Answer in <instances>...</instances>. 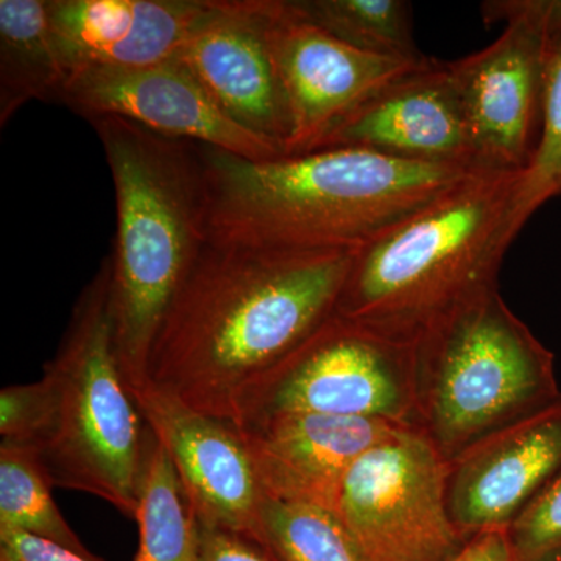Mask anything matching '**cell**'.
<instances>
[{
  "label": "cell",
  "instance_id": "obj_1",
  "mask_svg": "<svg viewBox=\"0 0 561 561\" xmlns=\"http://www.w3.org/2000/svg\"><path fill=\"white\" fill-rule=\"evenodd\" d=\"M356 250L206 242L154 339L149 383L234 424L243 391L334 316Z\"/></svg>",
  "mask_w": 561,
  "mask_h": 561
},
{
  "label": "cell",
  "instance_id": "obj_2",
  "mask_svg": "<svg viewBox=\"0 0 561 561\" xmlns=\"http://www.w3.org/2000/svg\"><path fill=\"white\" fill-rule=\"evenodd\" d=\"M198 154L208 242L257 250L359 249L474 171L362 149L265 161L208 146Z\"/></svg>",
  "mask_w": 561,
  "mask_h": 561
},
{
  "label": "cell",
  "instance_id": "obj_3",
  "mask_svg": "<svg viewBox=\"0 0 561 561\" xmlns=\"http://www.w3.org/2000/svg\"><path fill=\"white\" fill-rule=\"evenodd\" d=\"M519 173L474 169L354 251L335 313L415 343L465 302L497 287L511 247Z\"/></svg>",
  "mask_w": 561,
  "mask_h": 561
},
{
  "label": "cell",
  "instance_id": "obj_4",
  "mask_svg": "<svg viewBox=\"0 0 561 561\" xmlns=\"http://www.w3.org/2000/svg\"><path fill=\"white\" fill-rule=\"evenodd\" d=\"M90 122L113 175L111 313L117 359L133 393L149 383L154 339L208 242L205 181L197 144L122 117Z\"/></svg>",
  "mask_w": 561,
  "mask_h": 561
},
{
  "label": "cell",
  "instance_id": "obj_5",
  "mask_svg": "<svg viewBox=\"0 0 561 561\" xmlns=\"http://www.w3.org/2000/svg\"><path fill=\"white\" fill-rule=\"evenodd\" d=\"M560 394L552 351L497 287L415 342V430L446 463Z\"/></svg>",
  "mask_w": 561,
  "mask_h": 561
},
{
  "label": "cell",
  "instance_id": "obj_6",
  "mask_svg": "<svg viewBox=\"0 0 561 561\" xmlns=\"http://www.w3.org/2000/svg\"><path fill=\"white\" fill-rule=\"evenodd\" d=\"M43 376L54 393V419L36 451L51 485L135 515L151 431L117 359L110 254L81 290Z\"/></svg>",
  "mask_w": 561,
  "mask_h": 561
},
{
  "label": "cell",
  "instance_id": "obj_7",
  "mask_svg": "<svg viewBox=\"0 0 561 561\" xmlns=\"http://www.w3.org/2000/svg\"><path fill=\"white\" fill-rule=\"evenodd\" d=\"M276 413H317L415 427V343L334 316L243 391L236 430Z\"/></svg>",
  "mask_w": 561,
  "mask_h": 561
},
{
  "label": "cell",
  "instance_id": "obj_8",
  "mask_svg": "<svg viewBox=\"0 0 561 561\" xmlns=\"http://www.w3.org/2000/svg\"><path fill=\"white\" fill-rule=\"evenodd\" d=\"M485 24H505L485 49L449 61L479 169L522 173L540 139L546 73L561 43V0H485Z\"/></svg>",
  "mask_w": 561,
  "mask_h": 561
},
{
  "label": "cell",
  "instance_id": "obj_9",
  "mask_svg": "<svg viewBox=\"0 0 561 561\" xmlns=\"http://www.w3.org/2000/svg\"><path fill=\"white\" fill-rule=\"evenodd\" d=\"M332 512L368 561H451L468 542L446 507V461L415 427L354 461Z\"/></svg>",
  "mask_w": 561,
  "mask_h": 561
},
{
  "label": "cell",
  "instance_id": "obj_10",
  "mask_svg": "<svg viewBox=\"0 0 561 561\" xmlns=\"http://www.w3.org/2000/svg\"><path fill=\"white\" fill-rule=\"evenodd\" d=\"M268 36L291 133L284 157L311 153L362 103L421 60L354 49L321 31L291 0H268Z\"/></svg>",
  "mask_w": 561,
  "mask_h": 561
},
{
  "label": "cell",
  "instance_id": "obj_11",
  "mask_svg": "<svg viewBox=\"0 0 561 561\" xmlns=\"http://www.w3.org/2000/svg\"><path fill=\"white\" fill-rule=\"evenodd\" d=\"M176 58L232 121L284 157L291 124L268 36V0H209Z\"/></svg>",
  "mask_w": 561,
  "mask_h": 561
},
{
  "label": "cell",
  "instance_id": "obj_12",
  "mask_svg": "<svg viewBox=\"0 0 561 561\" xmlns=\"http://www.w3.org/2000/svg\"><path fill=\"white\" fill-rule=\"evenodd\" d=\"M61 103L87 121L122 117L164 138L214 147L247 160L283 157L232 121L179 58L142 69L77 73Z\"/></svg>",
  "mask_w": 561,
  "mask_h": 561
},
{
  "label": "cell",
  "instance_id": "obj_13",
  "mask_svg": "<svg viewBox=\"0 0 561 561\" xmlns=\"http://www.w3.org/2000/svg\"><path fill=\"white\" fill-rule=\"evenodd\" d=\"M133 397L171 457L198 524L257 542L265 493L239 431L151 383L133 391Z\"/></svg>",
  "mask_w": 561,
  "mask_h": 561
},
{
  "label": "cell",
  "instance_id": "obj_14",
  "mask_svg": "<svg viewBox=\"0 0 561 561\" xmlns=\"http://www.w3.org/2000/svg\"><path fill=\"white\" fill-rule=\"evenodd\" d=\"M394 160L479 169L449 61L426 57L391 80L317 144Z\"/></svg>",
  "mask_w": 561,
  "mask_h": 561
},
{
  "label": "cell",
  "instance_id": "obj_15",
  "mask_svg": "<svg viewBox=\"0 0 561 561\" xmlns=\"http://www.w3.org/2000/svg\"><path fill=\"white\" fill-rule=\"evenodd\" d=\"M561 472V394L446 463V507L470 541L508 526Z\"/></svg>",
  "mask_w": 561,
  "mask_h": 561
},
{
  "label": "cell",
  "instance_id": "obj_16",
  "mask_svg": "<svg viewBox=\"0 0 561 561\" xmlns=\"http://www.w3.org/2000/svg\"><path fill=\"white\" fill-rule=\"evenodd\" d=\"M401 424L371 419L276 413L239 427L265 496L334 511L354 461Z\"/></svg>",
  "mask_w": 561,
  "mask_h": 561
},
{
  "label": "cell",
  "instance_id": "obj_17",
  "mask_svg": "<svg viewBox=\"0 0 561 561\" xmlns=\"http://www.w3.org/2000/svg\"><path fill=\"white\" fill-rule=\"evenodd\" d=\"M209 0H49L51 35L73 76L175 60Z\"/></svg>",
  "mask_w": 561,
  "mask_h": 561
},
{
  "label": "cell",
  "instance_id": "obj_18",
  "mask_svg": "<svg viewBox=\"0 0 561 561\" xmlns=\"http://www.w3.org/2000/svg\"><path fill=\"white\" fill-rule=\"evenodd\" d=\"M68 87L49 0H0V127L33 101L61 103Z\"/></svg>",
  "mask_w": 561,
  "mask_h": 561
},
{
  "label": "cell",
  "instance_id": "obj_19",
  "mask_svg": "<svg viewBox=\"0 0 561 561\" xmlns=\"http://www.w3.org/2000/svg\"><path fill=\"white\" fill-rule=\"evenodd\" d=\"M133 516L139 527L135 561L201 559V524L171 457L153 434Z\"/></svg>",
  "mask_w": 561,
  "mask_h": 561
},
{
  "label": "cell",
  "instance_id": "obj_20",
  "mask_svg": "<svg viewBox=\"0 0 561 561\" xmlns=\"http://www.w3.org/2000/svg\"><path fill=\"white\" fill-rule=\"evenodd\" d=\"M313 25L354 49L382 57L421 60L405 0H291Z\"/></svg>",
  "mask_w": 561,
  "mask_h": 561
},
{
  "label": "cell",
  "instance_id": "obj_21",
  "mask_svg": "<svg viewBox=\"0 0 561 561\" xmlns=\"http://www.w3.org/2000/svg\"><path fill=\"white\" fill-rule=\"evenodd\" d=\"M51 482L32 446L0 445V530H18L92 557L51 497Z\"/></svg>",
  "mask_w": 561,
  "mask_h": 561
},
{
  "label": "cell",
  "instance_id": "obj_22",
  "mask_svg": "<svg viewBox=\"0 0 561 561\" xmlns=\"http://www.w3.org/2000/svg\"><path fill=\"white\" fill-rule=\"evenodd\" d=\"M257 545L278 561H368L334 512L265 496Z\"/></svg>",
  "mask_w": 561,
  "mask_h": 561
},
{
  "label": "cell",
  "instance_id": "obj_23",
  "mask_svg": "<svg viewBox=\"0 0 561 561\" xmlns=\"http://www.w3.org/2000/svg\"><path fill=\"white\" fill-rule=\"evenodd\" d=\"M557 197H561V43L546 73L540 139L513 190L508 220L512 241L541 206Z\"/></svg>",
  "mask_w": 561,
  "mask_h": 561
},
{
  "label": "cell",
  "instance_id": "obj_24",
  "mask_svg": "<svg viewBox=\"0 0 561 561\" xmlns=\"http://www.w3.org/2000/svg\"><path fill=\"white\" fill-rule=\"evenodd\" d=\"M54 419V393L46 378L0 391L2 443L38 448Z\"/></svg>",
  "mask_w": 561,
  "mask_h": 561
},
{
  "label": "cell",
  "instance_id": "obj_25",
  "mask_svg": "<svg viewBox=\"0 0 561 561\" xmlns=\"http://www.w3.org/2000/svg\"><path fill=\"white\" fill-rule=\"evenodd\" d=\"M515 561H535L561 548V472L508 526Z\"/></svg>",
  "mask_w": 561,
  "mask_h": 561
},
{
  "label": "cell",
  "instance_id": "obj_26",
  "mask_svg": "<svg viewBox=\"0 0 561 561\" xmlns=\"http://www.w3.org/2000/svg\"><path fill=\"white\" fill-rule=\"evenodd\" d=\"M0 561H101L18 530H0Z\"/></svg>",
  "mask_w": 561,
  "mask_h": 561
},
{
  "label": "cell",
  "instance_id": "obj_27",
  "mask_svg": "<svg viewBox=\"0 0 561 561\" xmlns=\"http://www.w3.org/2000/svg\"><path fill=\"white\" fill-rule=\"evenodd\" d=\"M198 561H278L256 541L232 531L201 526Z\"/></svg>",
  "mask_w": 561,
  "mask_h": 561
},
{
  "label": "cell",
  "instance_id": "obj_28",
  "mask_svg": "<svg viewBox=\"0 0 561 561\" xmlns=\"http://www.w3.org/2000/svg\"><path fill=\"white\" fill-rule=\"evenodd\" d=\"M451 561H515L507 529L476 535Z\"/></svg>",
  "mask_w": 561,
  "mask_h": 561
},
{
  "label": "cell",
  "instance_id": "obj_29",
  "mask_svg": "<svg viewBox=\"0 0 561 561\" xmlns=\"http://www.w3.org/2000/svg\"><path fill=\"white\" fill-rule=\"evenodd\" d=\"M535 561H561V548L556 549V551L546 553L541 559Z\"/></svg>",
  "mask_w": 561,
  "mask_h": 561
}]
</instances>
